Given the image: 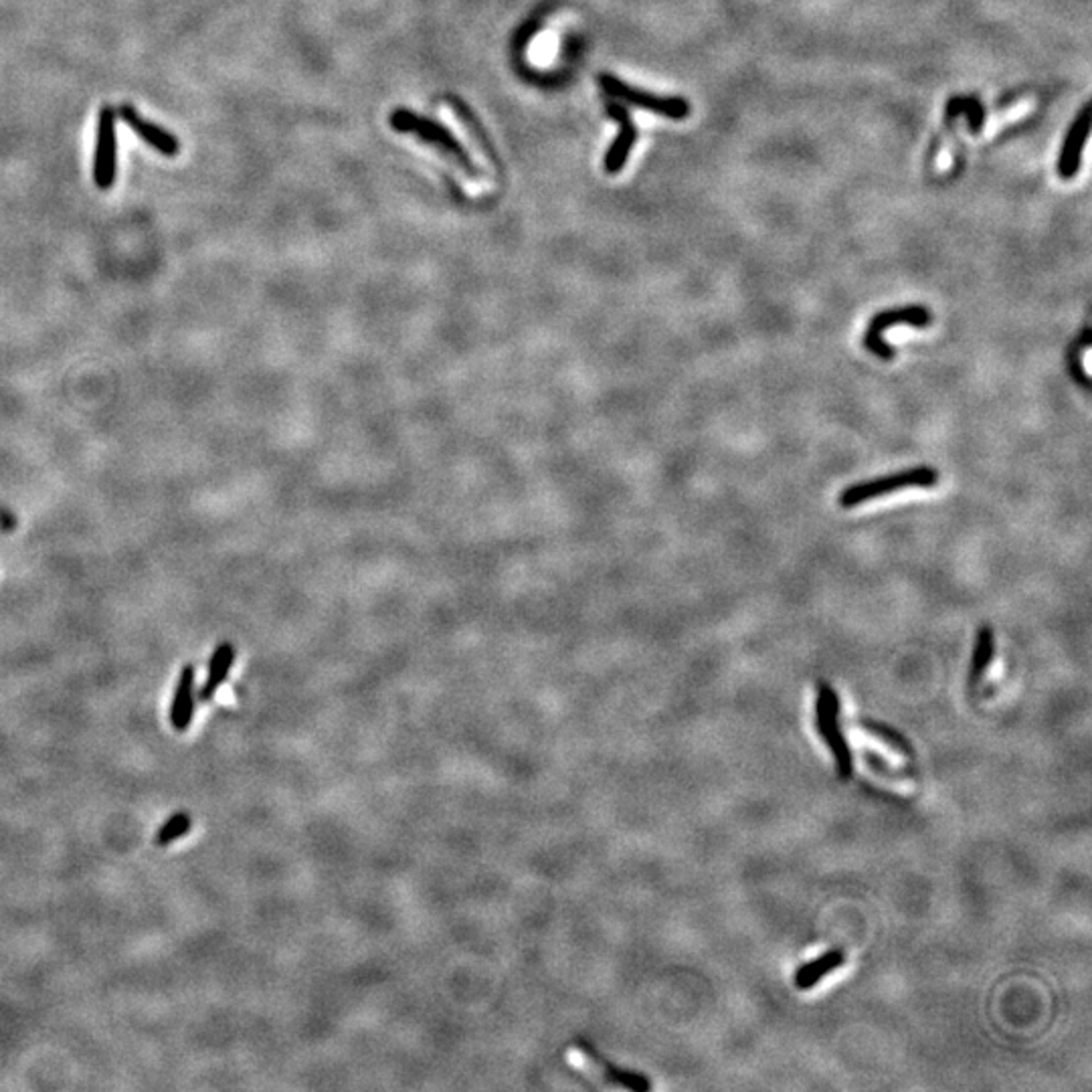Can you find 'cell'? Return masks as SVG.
<instances>
[{
    "label": "cell",
    "instance_id": "obj_7",
    "mask_svg": "<svg viewBox=\"0 0 1092 1092\" xmlns=\"http://www.w3.org/2000/svg\"><path fill=\"white\" fill-rule=\"evenodd\" d=\"M1090 128H1092V105H1090V101H1086L1081 114L1074 118L1072 126H1070L1066 138H1065V144H1062L1058 164H1056V173L1060 178L1070 180L1079 174L1083 150H1084V144L1088 140Z\"/></svg>",
    "mask_w": 1092,
    "mask_h": 1092
},
{
    "label": "cell",
    "instance_id": "obj_6",
    "mask_svg": "<svg viewBox=\"0 0 1092 1092\" xmlns=\"http://www.w3.org/2000/svg\"><path fill=\"white\" fill-rule=\"evenodd\" d=\"M116 112L110 105H103L98 119V142L94 158V180L98 189L108 191L116 180Z\"/></svg>",
    "mask_w": 1092,
    "mask_h": 1092
},
{
    "label": "cell",
    "instance_id": "obj_17",
    "mask_svg": "<svg viewBox=\"0 0 1092 1092\" xmlns=\"http://www.w3.org/2000/svg\"><path fill=\"white\" fill-rule=\"evenodd\" d=\"M965 112L969 118V130L977 134L983 128V108L981 103L975 98H955L947 103V114L949 118H955L957 114Z\"/></svg>",
    "mask_w": 1092,
    "mask_h": 1092
},
{
    "label": "cell",
    "instance_id": "obj_16",
    "mask_svg": "<svg viewBox=\"0 0 1092 1092\" xmlns=\"http://www.w3.org/2000/svg\"><path fill=\"white\" fill-rule=\"evenodd\" d=\"M191 828H192V817H191L189 813H185V811L176 813V815H173V817L169 819V822H166V824L158 829L156 838H155V844H156L158 847L171 846V844L176 842L178 838L187 836V833L191 831Z\"/></svg>",
    "mask_w": 1092,
    "mask_h": 1092
},
{
    "label": "cell",
    "instance_id": "obj_19",
    "mask_svg": "<svg viewBox=\"0 0 1092 1092\" xmlns=\"http://www.w3.org/2000/svg\"><path fill=\"white\" fill-rule=\"evenodd\" d=\"M17 526H19L17 516H14L7 506L0 504V530H3V533H14Z\"/></svg>",
    "mask_w": 1092,
    "mask_h": 1092
},
{
    "label": "cell",
    "instance_id": "obj_15",
    "mask_svg": "<svg viewBox=\"0 0 1092 1092\" xmlns=\"http://www.w3.org/2000/svg\"><path fill=\"white\" fill-rule=\"evenodd\" d=\"M1090 340H1092V330H1090V326H1086V328H1083V332L1079 334V337H1076V338L1070 342L1068 351H1066L1068 374L1072 376V381H1074L1076 385H1081L1084 391L1090 389V378H1088V374H1086L1084 369H1083V358H1081V356H1083V353L1086 351V348L1090 346Z\"/></svg>",
    "mask_w": 1092,
    "mask_h": 1092
},
{
    "label": "cell",
    "instance_id": "obj_2",
    "mask_svg": "<svg viewBox=\"0 0 1092 1092\" xmlns=\"http://www.w3.org/2000/svg\"><path fill=\"white\" fill-rule=\"evenodd\" d=\"M815 719H817V728L819 733H822L826 745L829 747V751L833 753V758H836V765H838V773L842 779H849L852 777V771H854V761H852V751H849L847 742L840 731V698L838 692L833 690L828 682H819L817 684V702H815Z\"/></svg>",
    "mask_w": 1092,
    "mask_h": 1092
},
{
    "label": "cell",
    "instance_id": "obj_1",
    "mask_svg": "<svg viewBox=\"0 0 1092 1092\" xmlns=\"http://www.w3.org/2000/svg\"><path fill=\"white\" fill-rule=\"evenodd\" d=\"M938 482V472L931 465H917L902 469V472H894L883 478H874L868 482H858L854 485H847L842 490L838 502L842 508H856L864 502H870L874 498L888 496L897 490L904 488H933Z\"/></svg>",
    "mask_w": 1092,
    "mask_h": 1092
},
{
    "label": "cell",
    "instance_id": "obj_9",
    "mask_svg": "<svg viewBox=\"0 0 1092 1092\" xmlns=\"http://www.w3.org/2000/svg\"><path fill=\"white\" fill-rule=\"evenodd\" d=\"M607 112H610L611 118L617 119L619 134H617V140L611 144V148L607 150L603 166H605V173L617 174L621 169H624L629 155H631V148L637 140V128H635L633 119L624 105L611 101L610 105H607Z\"/></svg>",
    "mask_w": 1092,
    "mask_h": 1092
},
{
    "label": "cell",
    "instance_id": "obj_13",
    "mask_svg": "<svg viewBox=\"0 0 1092 1092\" xmlns=\"http://www.w3.org/2000/svg\"><path fill=\"white\" fill-rule=\"evenodd\" d=\"M844 959H846L844 951H842V949H833V951L824 953L822 957H817V959L806 963L803 967H799V969L795 971V977H793V979H795V988H797V990H810V988H813V985H817L828 974H831L833 969L842 967V965H844Z\"/></svg>",
    "mask_w": 1092,
    "mask_h": 1092
},
{
    "label": "cell",
    "instance_id": "obj_4",
    "mask_svg": "<svg viewBox=\"0 0 1092 1092\" xmlns=\"http://www.w3.org/2000/svg\"><path fill=\"white\" fill-rule=\"evenodd\" d=\"M931 322H933V314L924 306H919V303H915V306H902V308L876 312L870 318L866 332H864L862 344L870 355L878 356L880 360H894V356H897V351H894L892 344H888L884 340V332L890 326H899V324H908V326H915V328H927V326H931Z\"/></svg>",
    "mask_w": 1092,
    "mask_h": 1092
},
{
    "label": "cell",
    "instance_id": "obj_14",
    "mask_svg": "<svg viewBox=\"0 0 1092 1092\" xmlns=\"http://www.w3.org/2000/svg\"><path fill=\"white\" fill-rule=\"evenodd\" d=\"M993 660V631L990 626H981L975 635V647L974 658H971V670H969V686L975 688L988 665Z\"/></svg>",
    "mask_w": 1092,
    "mask_h": 1092
},
{
    "label": "cell",
    "instance_id": "obj_11",
    "mask_svg": "<svg viewBox=\"0 0 1092 1092\" xmlns=\"http://www.w3.org/2000/svg\"><path fill=\"white\" fill-rule=\"evenodd\" d=\"M194 676L196 670L192 664L182 665L178 682H176V690L173 696V704H171V712H169V722L174 728L176 733H187L191 724H192V717H194Z\"/></svg>",
    "mask_w": 1092,
    "mask_h": 1092
},
{
    "label": "cell",
    "instance_id": "obj_12",
    "mask_svg": "<svg viewBox=\"0 0 1092 1092\" xmlns=\"http://www.w3.org/2000/svg\"><path fill=\"white\" fill-rule=\"evenodd\" d=\"M235 656H237V651H235V646L231 642H223L215 647V651H212L205 684L199 690V701L203 704L210 702L212 698H215V694L219 692V688L225 684V680L229 678L231 665L235 664Z\"/></svg>",
    "mask_w": 1092,
    "mask_h": 1092
},
{
    "label": "cell",
    "instance_id": "obj_5",
    "mask_svg": "<svg viewBox=\"0 0 1092 1092\" xmlns=\"http://www.w3.org/2000/svg\"><path fill=\"white\" fill-rule=\"evenodd\" d=\"M599 83H601L607 96L624 100L626 103L635 105V108H640V110H647L651 114H658V116L670 118V119H684L690 116V101H686L684 98H678V96L665 98V96L647 94V91H644V89L631 87L626 82L617 80L615 75H611V73H601Z\"/></svg>",
    "mask_w": 1092,
    "mask_h": 1092
},
{
    "label": "cell",
    "instance_id": "obj_3",
    "mask_svg": "<svg viewBox=\"0 0 1092 1092\" xmlns=\"http://www.w3.org/2000/svg\"><path fill=\"white\" fill-rule=\"evenodd\" d=\"M391 126L397 132H403V134H417L421 140L437 146L439 150H444L446 155H449L455 162H458L469 176H476V164L472 162V158H469L467 150L460 144V140L455 138V136L446 126L437 124V121L423 118L419 114L409 112V110L392 112L391 114Z\"/></svg>",
    "mask_w": 1092,
    "mask_h": 1092
},
{
    "label": "cell",
    "instance_id": "obj_10",
    "mask_svg": "<svg viewBox=\"0 0 1092 1092\" xmlns=\"http://www.w3.org/2000/svg\"><path fill=\"white\" fill-rule=\"evenodd\" d=\"M119 118H121V121H124L126 126H130L136 134H138L146 144H150L152 148H156V150L160 152V155L171 156V158L178 155L180 144H178V140H176V136L171 134V132L162 130V128L156 126V124H152V121L144 119V118L138 114V110L134 108L132 103H124V105H121V108H119Z\"/></svg>",
    "mask_w": 1092,
    "mask_h": 1092
},
{
    "label": "cell",
    "instance_id": "obj_8",
    "mask_svg": "<svg viewBox=\"0 0 1092 1092\" xmlns=\"http://www.w3.org/2000/svg\"><path fill=\"white\" fill-rule=\"evenodd\" d=\"M573 1066L576 1065H591L599 1070V1079H603L605 1083H611V1084H619V1086H626L631 1090H649L651 1084L646 1079L644 1074H635V1072H628V1070H621L617 1066H613L611 1062H607L591 1044L587 1042H579L574 1046V1056H573Z\"/></svg>",
    "mask_w": 1092,
    "mask_h": 1092
},
{
    "label": "cell",
    "instance_id": "obj_18",
    "mask_svg": "<svg viewBox=\"0 0 1092 1092\" xmlns=\"http://www.w3.org/2000/svg\"><path fill=\"white\" fill-rule=\"evenodd\" d=\"M860 724L866 728V731H870L872 735H876L878 738H883L886 745H890L892 749H897L899 753H902L906 756H913V749H910L908 740L901 733L892 731L890 726H886L883 722H874V720H862Z\"/></svg>",
    "mask_w": 1092,
    "mask_h": 1092
}]
</instances>
